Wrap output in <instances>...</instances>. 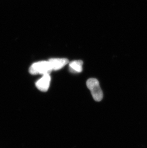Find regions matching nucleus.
<instances>
[{
    "instance_id": "5",
    "label": "nucleus",
    "mask_w": 147,
    "mask_h": 148,
    "mask_svg": "<svg viewBox=\"0 0 147 148\" xmlns=\"http://www.w3.org/2000/svg\"><path fill=\"white\" fill-rule=\"evenodd\" d=\"M83 62L82 60H74L69 63L70 71L73 73H79L82 72Z\"/></svg>"
},
{
    "instance_id": "3",
    "label": "nucleus",
    "mask_w": 147,
    "mask_h": 148,
    "mask_svg": "<svg viewBox=\"0 0 147 148\" xmlns=\"http://www.w3.org/2000/svg\"><path fill=\"white\" fill-rule=\"evenodd\" d=\"M51 77L50 74H44L41 78L36 82L35 85L38 89L42 92H46L50 86Z\"/></svg>"
},
{
    "instance_id": "1",
    "label": "nucleus",
    "mask_w": 147,
    "mask_h": 148,
    "mask_svg": "<svg viewBox=\"0 0 147 148\" xmlns=\"http://www.w3.org/2000/svg\"><path fill=\"white\" fill-rule=\"evenodd\" d=\"M53 71L51 65L48 61H41L37 62L30 67L29 73L31 74H50Z\"/></svg>"
},
{
    "instance_id": "2",
    "label": "nucleus",
    "mask_w": 147,
    "mask_h": 148,
    "mask_svg": "<svg viewBox=\"0 0 147 148\" xmlns=\"http://www.w3.org/2000/svg\"><path fill=\"white\" fill-rule=\"evenodd\" d=\"M86 86L91 91L93 99L97 102L101 101L103 99V93L99 81L96 79H89L86 82Z\"/></svg>"
},
{
    "instance_id": "4",
    "label": "nucleus",
    "mask_w": 147,
    "mask_h": 148,
    "mask_svg": "<svg viewBox=\"0 0 147 148\" xmlns=\"http://www.w3.org/2000/svg\"><path fill=\"white\" fill-rule=\"evenodd\" d=\"M52 70L57 71L62 68L68 63L69 61L65 58H53L49 60Z\"/></svg>"
}]
</instances>
